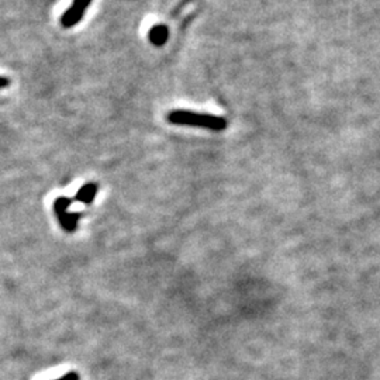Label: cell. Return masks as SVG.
<instances>
[{
	"instance_id": "obj_1",
	"label": "cell",
	"mask_w": 380,
	"mask_h": 380,
	"mask_svg": "<svg viewBox=\"0 0 380 380\" xmlns=\"http://www.w3.org/2000/svg\"><path fill=\"white\" fill-rule=\"evenodd\" d=\"M168 121L179 126H194L203 127L211 131H222L227 127V121L222 117L207 114V113H196L189 110H174L168 114Z\"/></svg>"
},
{
	"instance_id": "obj_2",
	"label": "cell",
	"mask_w": 380,
	"mask_h": 380,
	"mask_svg": "<svg viewBox=\"0 0 380 380\" xmlns=\"http://www.w3.org/2000/svg\"><path fill=\"white\" fill-rule=\"evenodd\" d=\"M148 38H150L151 44H154L155 47H162L167 44V41L170 38V30L165 24H157L150 30Z\"/></svg>"
},
{
	"instance_id": "obj_8",
	"label": "cell",
	"mask_w": 380,
	"mask_h": 380,
	"mask_svg": "<svg viewBox=\"0 0 380 380\" xmlns=\"http://www.w3.org/2000/svg\"><path fill=\"white\" fill-rule=\"evenodd\" d=\"M57 380H79V376H78V374H75V372H69L68 375H65V376H62L61 379Z\"/></svg>"
},
{
	"instance_id": "obj_7",
	"label": "cell",
	"mask_w": 380,
	"mask_h": 380,
	"mask_svg": "<svg viewBox=\"0 0 380 380\" xmlns=\"http://www.w3.org/2000/svg\"><path fill=\"white\" fill-rule=\"evenodd\" d=\"M90 3H92V0H73L72 6L76 7V8H79V10H82L85 13V10L90 6Z\"/></svg>"
},
{
	"instance_id": "obj_5",
	"label": "cell",
	"mask_w": 380,
	"mask_h": 380,
	"mask_svg": "<svg viewBox=\"0 0 380 380\" xmlns=\"http://www.w3.org/2000/svg\"><path fill=\"white\" fill-rule=\"evenodd\" d=\"M82 17H83V11L79 10V8H76V7H73V6H71V7L62 14V17H61V24H62V27H65V28H71V27L76 25V24L82 20Z\"/></svg>"
},
{
	"instance_id": "obj_9",
	"label": "cell",
	"mask_w": 380,
	"mask_h": 380,
	"mask_svg": "<svg viewBox=\"0 0 380 380\" xmlns=\"http://www.w3.org/2000/svg\"><path fill=\"white\" fill-rule=\"evenodd\" d=\"M10 85V79H7V78H3V76H0V89H3V88H7Z\"/></svg>"
},
{
	"instance_id": "obj_6",
	"label": "cell",
	"mask_w": 380,
	"mask_h": 380,
	"mask_svg": "<svg viewBox=\"0 0 380 380\" xmlns=\"http://www.w3.org/2000/svg\"><path fill=\"white\" fill-rule=\"evenodd\" d=\"M72 200L68 198V197H58L55 201H54V211L55 214H61L64 211H68V207L71 206Z\"/></svg>"
},
{
	"instance_id": "obj_4",
	"label": "cell",
	"mask_w": 380,
	"mask_h": 380,
	"mask_svg": "<svg viewBox=\"0 0 380 380\" xmlns=\"http://www.w3.org/2000/svg\"><path fill=\"white\" fill-rule=\"evenodd\" d=\"M82 214L79 213H68V211H64L61 214H58V221L61 224V227L68 231V232H73L78 227V221L81 218Z\"/></svg>"
},
{
	"instance_id": "obj_3",
	"label": "cell",
	"mask_w": 380,
	"mask_h": 380,
	"mask_svg": "<svg viewBox=\"0 0 380 380\" xmlns=\"http://www.w3.org/2000/svg\"><path fill=\"white\" fill-rule=\"evenodd\" d=\"M99 186L95 182H89L86 185H83L81 189L78 190V193L75 194V200L79 203H85V204H90L97 193Z\"/></svg>"
}]
</instances>
